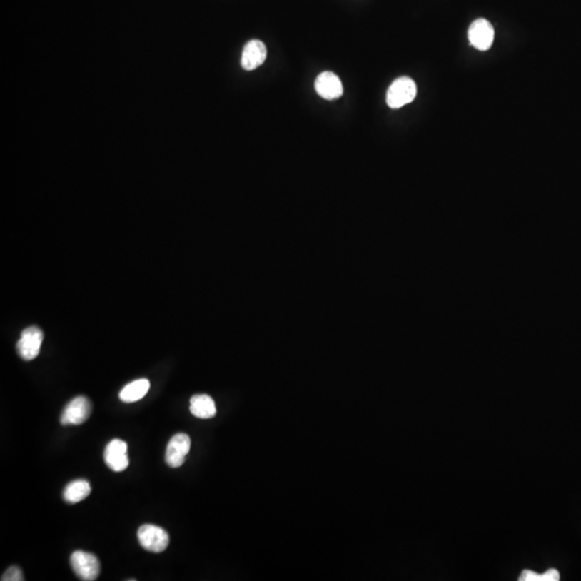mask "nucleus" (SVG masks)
Instances as JSON below:
<instances>
[{"label":"nucleus","mask_w":581,"mask_h":581,"mask_svg":"<svg viewBox=\"0 0 581 581\" xmlns=\"http://www.w3.org/2000/svg\"><path fill=\"white\" fill-rule=\"evenodd\" d=\"M417 96V86L408 77H400L393 81L387 93V103L391 109H400L413 103Z\"/></svg>","instance_id":"obj_1"},{"label":"nucleus","mask_w":581,"mask_h":581,"mask_svg":"<svg viewBox=\"0 0 581 581\" xmlns=\"http://www.w3.org/2000/svg\"><path fill=\"white\" fill-rule=\"evenodd\" d=\"M138 540L142 548L150 552L160 553L166 550L169 545V535L162 527L153 525H144L138 530Z\"/></svg>","instance_id":"obj_3"},{"label":"nucleus","mask_w":581,"mask_h":581,"mask_svg":"<svg viewBox=\"0 0 581 581\" xmlns=\"http://www.w3.org/2000/svg\"><path fill=\"white\" fill-rule=\"evenodd\" d=\"M318 95L326 101L340 98L343 95V82L334 72L324 71L318 76L315 82Z\"/></svg>","instance_id":"obj_8"},{"label":"nucleus","mask_w":581,"mask_h":581,"mask_svg":"<svg viewBox=\"0 0 581 581\" xmlns=\"http://www.w3.org/2000/svg\"><path fill=\"white\" fill-rule=\"evenodd\" d=\"M494 35L493 25L485 19L474 21L468 29V40L479 51H487L491 48Z\"/></svg>","instance_id":"obj_6"},{"label":"nucleus","mask_w":581,"mask_h":581,"mask_svg":"<svg viewBox=\"0 0 581 581\" xmlns=\"http://www.w3.org/2000/svg\"><path fill=\"white\" fill-rule=\"evenodd\" d=\"M1 580L23 581L24 580V577H23L22 570H21L18 566H11V567L8 568L7 572L3 575V577H1Z\"/></svg>","instance_id":"obj_15"},{"label":"nucleus","mask_w":581,"mask_h":581,"mask_svg":"<svg viewBox=\"0 0 581 581\" xmlns=\"http://www.w3.org/2000/svg\"><path fill=\"white\" fill-rule=\"evenodd\" d=\"M267 50L264 42L254 39L248 42L241 55V67L248 71L256 69L266 61Z\"/></svg>","instance_id":"obj_10"},{"label":"nucleus","mask_w":581,"mask_h":581,"mask_svg":"<svg viewBox=\"0 0 581 581\" xmlns=\"http://www.w3.org/2000/svg\"><path fill=\"white\" fill-rule=\"evenodd\" d=\"M91 485L84 479L71 481L64 490V498L70 504L81 502L91 494Z\"/></svg>","instance_id":"obj_13"},{"label":"nucleus","mask_w":581,"mask_h":581,"mask_svg":"<svg viewBox=\"0 0 581 581\" xmlns=\"http://www.w3.org/2000/svg\"><path fill=\"white\" fill-rule=\"evenodd\" d=\"M190 410L194 417L199 419H211L216 415V407L209 395L198 394L191 398Z\"/></svg>","instance_id":"obj_11"},{"label":"nucleus","mask_w":581,"mask_h":581,"mask_svg":"<svg viewBox=\"0 0 581 581\" xmlns=\"http://www.w3.org/2000/svg\"><path fill=\"white\" fill-rule=\"evenodd\" d=\"M520 581H557L560 572L555 568H550L545 574H537L533 570H525L519 577Z\"/></svg>","instance_id":"obj_14"},{"label":"nucleus","mask_w":581,"mask_h":581,"mask_svg":"<svg viewBox=\"0 0 581 581\" xmlns=\"http://www.w3.org/2000/svg\"><path fill=\"white\" fill-rule=\"evenodd\" d=\"M70 564L72 570L76 572L81 580H96L101 574V563L99 560L92 553L78 550L72 553L70 557Z\"/></svg>","instance_id":"obj_2"},{"label":"nucleus","mask_w":581,"mask_h":581,"mask_svg":"<svg viewBox=\"0 0 581 581\" xmlns=\"http://www.w3.org/2000/svg\"><path fill=\"white\" fill-rule=\"evenodd\" d=\"M191 438L184 433H179L171 438L167 445L166 463L171 468H180L186 461V455L190 453Z\"/></svg>","instance_id":"obj_7"},{"label":"nucleus","mask_w":581,"mask_h":581,"mask_svg":"<svg viewBox=\"0 0 581 581\" xmlns=\"http://www.w3.org/2000/svg\"><path fill=\"white\" fill-rule=\"evenodd\" d=\"M150 389V381L148 379H138L123 388L120 392V400L122 402L135 403L146 396Z\"/></svg>","instance_id":"obj_12"},{"label":"nucleus","mask_w":581,"mask_h":581,"mask_svg":"<svg viewBox=\"0 0 581 581\" xmlns=\"http://www.w3.org/2000/svg\"><path fill=\"white\" fill-rule=\"evenodd\" d=\"M44 340V333L37 326H31L23 330L16 349L19 355L25 360H31L37 358Z\"/></svg>","instance_id":"obj_4"},{"label":"nucleus","mask_w":581,"mask_h":581,"mask_svg":"<svg viewBox=\"0 0 581 581\" xmlns=\"http://www.w3.org/2000/svg\"><path fill=\"white\" fill-rule=\"evenodd\" d=\"M106 464L113 472L121 473L128 468L129 460L127 455V444L124 440H113L106 447Z\"/></svg>","instance_id":"obj_9"},{"label":"nucleus","mask_w":581,"mask_h":581,"mask_svg":"<svg viewBox=\"0 0 581 581\" xmlns=\"http://www.w3.org/2000/svg\"><path fill=\"white\" fill-rule=\"evenodd\" d=\"M92 405L84 396L74 398L64 409L61 423L63 425H79L84 423L90 417Z\"/></svg>","instance_id":"obj_5"}]
</instances>
